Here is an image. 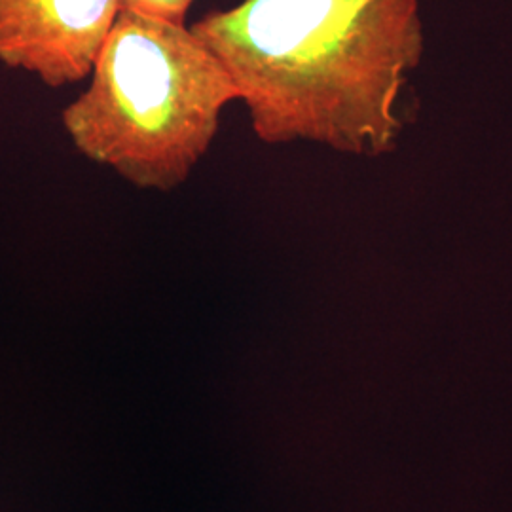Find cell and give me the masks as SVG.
<instances>
[{
    "label": "cell",
    "mask_w": 512,
    "mask_h": 512,
    "mask_svg": "<svg viewBox=\"0 0 512 512\" xmlns=\"http://www.w3.org/2000/svg\"><path fill=\"white\" fill-rule=\"evenodd\" d=\"M266 145L393 152L425 54L420 0H239L190 25Z\"/></svg>",
    "instance_id": "6da1fadb"
},
{
    "label": "cell",
    "mask_w": 512,
    "mask_h": 512,
    "mask_svg": "<svg viewBox=\"0 0 512 512\" xmlns=\"http://www.w3.org/2000/svg\"><path fill=\"white\" fill-rule=\"evenodd\" d=\"M239 93L186 23L122 8L88 90L63 110L86 158L143 190L169 192L207 154Z\"/></svg>",
    "instance_id": "7a4b0ae2"
},
{
    "label": "cell",
    "mask_w": 512,
    "mask_h": 512,
    "mask_svg": "<svg viewBox=\"0 0 512 512\" xmlns=\"http://www.w3.org/2000/svg\"><path fill=\"white\" fill-rule=\"evenodd\" d=\"M122 0H0V61L61 88L90 76Z\"/></svg>",
    "instance_id": "3957f363"
},
{
    "label": "cell",
    "mask_w": 512,
    "mask_h": 512,
    "mask_svg": "<svg viewBox=\"0 0 512 512\" xmlns=\"http://www.w3.org/2000/svg\"><path fill=\"white\" fill-rule=\"evenodd\" d=\"M196 0H122V8L148 16L184 23L186 14Z\"/></svg>",
    "instance_id": "277c9868"
}]
</instances>
